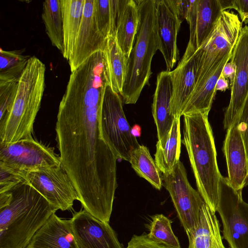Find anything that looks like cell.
<instances>
[{
  "instance_id": "obj_20",
  "label": "cell",
  "mask_w": 248,
  "mask_h": 248,
  "mask_svg": "<svg viewBox=\"0 0 248 248\" xmlns=\"http://www.w3.org/2000/svg\"><path fill=\"white\" fill-rule=\"evenodd\" d=\"M172 90L170 71L166 70L159 73L157 76L152 109L157 129L156 144L160 146L166 141L175 118L170 112Z\"/></svg>"
},
{
  "instance_id": "obj_9",
  "label": "cell",
  "mask_w": 248,
  "mask_h": 248,
  "mask_svg": "<svg viewBox=\"0 0 248 248\" xmlns=\"http://www.w3.org/2000/svg\"><path fill=\"white\" fill-rule=\"evenodd\" d=\"M161 177L162 186L169 192L181 224L188 234L196 228L205 202L189 183L186 169L180 160L170 173H162Z\"/></svg>"
},
{
  "instance_id": "obj_25",
  "label": "cell",
  "mask_w": 248,
  "mask_h": 248,
  "mask_svg": "<svg viewBox=\"0 0 248 248\" xmlns=\"http://www.w3.org/2000/svg\"><path fill=\"white\" fill-rule=\"evenodd\" d=\"M180 117H175L166 141L162 146L156 144L155 161L163 174L169 173L180 160L181 146Z\"/></svg>"
},
{
  "instance_id": "obj_32",
  "label": "cell",
  "mask_w": 248,
  "mask_h": 248,
  "mask_svg": "<svg viewBox=\"0 0 248 248\" xmlns=\"http://www.w3.org/2000/svg\"><path fill=\"white\" fill-rule=\"evenodd\" d=\"M18 80L0 81V123L11 110L16 96Z\"/></svg>"
},
{
  "instance_id": "obj_10",
  "label": "cell",
  "mask_w": 248,
  "mask_h": 248,
  "mask_svg": "<svg viewBox=\"0 0 248 248\" xmlns=\"http://www.w3.org/2000/svg\"><path fill=\"white\" fill-rule=\"evenodd\" d=\"M0 162L15 170L29 172L62 164L53 148L33 138L0 143Z\"/></svg>"
},
{
  "instance_id": "obj_3",
  "label": "cell",
  "mask_w": 248,
  "mask_h": 248,
  "mask_svg": "<svg viewBox=\"0 0 248 248\" xmlns=\"http://www.w3.org/2000/svg\"><path fill=\"white\" fill-rule=\"evenodd\" d=\"M208 115L201 113L183 115V139L198 190L205 203L217 212L219 201L218 169L217 151Z\"/></svg>"
},
{
  "instance_id": "obj_5",
  "label": "cell",
  "mask_w": 248,
  "mask_h": 248,
  "mask_svg": "<svg viewBox=\"0 0 248 248\" xmlns=\"http://www.w3.org/2000/svg\"><path fill=\"white\" fill-rule=\"evenodd\" d=\"M139 22L132 49L127 61L123 90L124 103L134 104L152 73L151 62L158 50L156 31L155 0H135Z\"/></svg>"
},
{
  "instance_id": "obj_4",
  "label": "cell",
  "mask_w": 248,
  "mask_h": 248,
  "mask_svg": "<svg viewBox=\"0 0 248 248\" xmlns=\"http://www.w3.org/2000/svg\"><path fill=\"white\" fill-rule=\"evenodd\" d=\"M46 66L37 57L29 59L20 77L11 110L0 123V143L31 139L33 124L45 88Z\"/></svg>"
},
{
  "instance_id": "obj_38",
  "label": "cell",
  "mask_w": 248,
  "mask_h": 248,
  "mask_svg": "<svg viewBox=\"0 0 248 248\" xmlns=\"http://www.w3.org/2000/svg\"><path fill=\"white\" fill-rule=\"evenodd\" d=\"M131 133L135 137H140L141 134V128L138 124H135L131 128Z\"/></svg>"
},
{
  "instance_id": "obj_11",
  "label": "cell",
  "mask_w": 248,
  "mask_h": 248,
  "mask_svg": "<svg viewBox=\"0 0 248 248\" xmlns=\"http://www.w3.org/2000/svg\"><path fill=\"white\" fill-rule=\"evenodd\" d=\"M26 183L41 194L56 210L72 209L78 201L77 191L62 164L39 170L25 172Z\"/></svg>"
},
{
  "instance_id": "obj_7",
  "label": "cell",
  "mask_w": 248,
  "mask_h": 248,
  "mask_svg": "<svg viewBox=\"0 0 248 248\" xmlns=\"http://www.w3.org/2000/svg\"><path fill=\"white\" fill-rule=\"evenodd\" d=\"M120 95L109 84L102 99L100 127L102 139L116 158L129 162L131 153L140 144L131 133Z\"/></svg>"
},
{
  "instance_id": "obj_2",
  "label": "cell",
  "mask_w": 248,
  "mask_h": 248,
  "mask_svg": "<svg viewBox=\"0 0 248 248\" xmlns=\"http://www.w3.org/2000/svg\"><path fill=\"white\" fill-rule=\"evenodd\" d=\"M56 211L26 183L0 193V248H26Z\"/></svg>"
},
{
  "instance_id": "obj_21",
  "label": "cell",
  "mask_w": 248,
  "mask_h": 248,
  "mask_svg": "<svg viewBox=\"0 0 248 248\" xmlns=\"http://www.w3.org/2000/svg\"><path fill=\"white\" fill-rule=\"evenodd\" d=\"M26 248H79L71 219L53 213L35 233Z\"/></svg>"
},
{
  "instance_id": "obj_16",
  "label": "cell",
  "mask_w": 248,
  "mask_h": 248,
  "mask_svg": "<svg viewBox=\"0 0 248 248\" xmlns=\"http://www.w3.org/2000/svg\"><path fill=\"white\" fill-rule=\"evenodd\" d=\"M198 58L196 51L188 46L177 67L170 71L173 90L170 112L181 117L183 110L197 82Z\"/></svg>"
},
{
  "instance_id": "obj_14",
  "label": "cell",
  "mask_w": 248,
  "mask_h": 248,
  "mask_svg": "<svg viewBox=\"0 0 248 248\" xmlns=\"http://www.w3.org/2000/svg\"><path fill=\"white\" fill-rule=\"evenodd\" d=\"M155 4L158 50L164 57L167 70L170 71L179 58L177 40L183 20L172 0H155Z\"/></svg>"
},
{
  "instance_id": "obj_19",
  "label": "cell",
  "mask_w": 248,
  "mask_h": 248,
  "mask_svg": "<svg viewBox=\"0 0 248 248\" xmlns=\"http://www.w3.org/2000/svg\"><path fill=\"white\" fill-rule=\"evenodd\" d=\"M230 185L242 191L248 183V159L238 120L227 130L223 143Z\"/></svg>"
},
{
  "instance_id": "obj_15",
  "label": "cell",
  "mask_w": 248,
  "mask_h": 248,
  "mask_svg": "<svg viewBox=\"0 0 248 248\" xmlns=\"http://www.w3.org/2000/svg\"><path fill=\"white\" fill-rule=\"evenodd\" d=\"M94 0H85L80 25L71 57L68 61L73 72L90 57L103 51L106 40L99 31L94 17Z\"/></svg>"
},
{
  "instance_id": "obj_31",
  "label": "cell",
  "mask_w": 248,
  "mask_h": 248,
  "mask_svg": "<svg viewBox=\"0 0 248 248\" xmlns=\"http://www.w3.org/2000/svg\"><path fill=\"white\" fill-rule=\"evenodd\" d=\"M94 17L99 31L107 39L111 26L110 0H94Z\"/></svg>"
},
{
  "instance_id": "obj_12",
  "label": "cell",
  "mask_w": 248,
  "mask_h": 248,
  "mask_svg": "<svg viewBox=\"0 0 248 248\" xmlns=\"http://www.w3.org/2000/svg\"><path fill=\"white\" fill-rule=\"evenodd\" d=\"M235 66L231 98L223 120L227 130L236 122L248 98V26L243 27L230 60Z\"/></svg>"
},
{
  "instance_id": "obj_22",
  "label": "cell",
  "mask_w": 248,
  "mask_h": 248,
  "mask_svg": "<svg viewBox=\"0 0 248 248\" xmlns=\"http://www.w3.org/2000/svg\"><path fill=\"white\" fill-rule=\"evenodd\" d=\"M215 213L205 202L203 203L196 228L187 234L188 248H226L222 241L219 222Z\"/></svg>"
},
{
  "instance_id": "obj_36",
  "label": "cell",
  "mask_w": 248,
  "mask_h": 248,
  "mask_svg": "<svg viewBox=\"0 0 248 248\" xmlns=\"http://www.w3.org/2000/svg\"><path fill=\"white\" fill-rule=\"evenodd\" d=\"M235 75V66L234 63L231 61L227 62L224 66L221 75L229 80L231 87L234 81Z\"/></svg>"
},
{
  "instance_id": "obj_26",
  "label": "cell",
  "mask_w": 248,
  "mask_h": 248,
  "mask_svg": "<svg viewBox=\"0 0 248 248\" xmlns=\"http://www.w3.org/2000/svg\"><path fill=\"white\" fill-rule=\"evenodd\" d=\"M85 0H62L64 50L63 57L70 59L80 25Z\"/></svg>"
},
{
  "instance_id": "obj_17",
  "label": "cell",
  "mask_w": 248,
  "mask_h": 248,
  "mask_svg": "<svg viewBox=\"0 0 248 248\" xmlns=\"http://www.w3.org/2000/svg\"><path fill=\"white\" fill-rule=\"evenodd\" d=\"M109 36L115 38L127 59L132 49L139 22L137 5L133 0H111Z\"/></svg>"
},
{
  "instance_id": "obj_28",
  "label": "cell",
  "mask_w": 248,
  "mask_h": 248,
  "mask_svg": "<svg viewBox=\"0 0 248 248\" xmlns=\"http://www.w3.org/2000/svg\"><path fill=\"white\" fill-rule=\"evenodd\" d=\"M129 162L140 177L145 179L156 189H161L162 179L160 170L146 146L140 145L133 150Z\"/></svg>"
},
{
  "instance_id": "obj_6",
  "label": "cell",
  "mask_w": 248,
  "mask_h": 248,
  "mask_svg": "<svg viewBox=\"0 0 248 248\" xmlns=\"http://www.w3.org/2000/svg\"><path fill=\"white\" fill-rule=\"evenodd\" d=\"M242 28L237 14L228 10L222 12L211 33L196 51L198 58L197 83L212 74L226 57L232 55Z\"/></svg>"
},
{
  "instance_id": "obj_27",
  "label": "cell",
  "mask_w": 248,
  "mask_h": 248,
  "mask_svg": "<svg viewBox=\"0 0 248 248\" xmlns=\"http://www.w3.org/2000/svg\"><path fill=\"white\" fill-rule=\"evenodd\" d=\"M42 18L53 46L63 55L64 50L63 9L62 0H46L43 3Z\"/></svg>"
},
{
  "instance_id": "obj_37",
  "label": "cell",
  "mask_w": 248,
  "mask_h": 248,
  "mask_svg": "<svg viewBox=\"0 0 248 248\" xmlns=\"http://www.w3.org/2000/svg\"><path fill=\"white\" fill-rule=\"evenodd\" d=\"M229 80L224 78L221 74L216 85L215 89L216 92L217 91L225 92L229 89Z\"/></svg>"
},
{
  "instance_id": "obj_29",
  "label": "cell",
  "mask_w": 248,
  "mask_h": 248,
  "mask_svg": "<svg viewBox=\"0 0 248 248\" xmlns=\"http://www.w3.org/2000/svg\"><path fill=\"white\" fill-rule=\"evenodd\" d=\"M31 56L23 50H0V81L19 80Z\"/></svg>"
},
{
  "instance_id": "obj_30",
  "label": "cell",
  "mask_w": 248,
  "mask_h": 248,
  "mask_svg": "<svg viewBox=\"0 0 248 248\" xmlns=\"http://www.w3.org/2000/svg\"><path fill=\"white\" fill-rule=\"evenodd\" d=\"M148 237L154 242L167 248H181L171 228V221L163 214L152 217Z\"/></svg>"
},
{
  "instance_id": "obj_34",
  "label": "cell",
  "mask_w": 248,
  "mask_h": 248,
  "mask_svg": "<svg viewBox=\"0 0 248 248\" xmlns=\"http://www.w3.org/2000/svg\"><path fill=\"white\" fill-rule=\"evenodd\" d=\"M126 248H167L151 240L146 234L134 235Z\"/></svg>"
},
{
  "instance_id": "obj_8",
  "label": "cell",
  "mask_w": 248,
  "mask_h": 248,
  "mask_svg": "<svg viewBox=\"0 0 248 248\" xmlns=\"http://www.w3.org/2000/svg\"><path fill=\"white\" fill-rule=\"evenodd\" d=\"M217 212L222 220V237L230 248H248V203L243 200L242 191L234 189L222 175Z\"/></svg>"
},
{
  "instance_id": "obj_13",
  "label": "cell",
  "mask_w": 248,
  "mask_h": 248,
  "mask_svg": "<svg viewBox=\"0 0 248 248\" xmlns=\"http://www.w3.org/2000/svg\"><path fill=\"white\" fill-rule=\"evenodd\" d=\"M71 219L79 248H124L109 222L98 219L84 209L75 212Z\"/></svg>"
},
{
  "instance_id": "obj_1",
  "label": "cell",
  "mask_w": 248,
  "mask_h": 248,
  "mask_svg": "<svg viewBox=\"0 0 248 248\" xmlns=\"http://www.w3.org/2000/svg\"><path fill=\"white\" fill-rule=\"evenodd\" d=\"M106 80L78 72L70 76L60 103L55 131L61 164L83 209L109 222L117 159L102 139L100 114Z\"/></svg>"
},
{
  "instance_id": "obj_18",
  "label": "cell",
  "mask_w": 248,
  "mask_h": 248,
  "mask_svg": "<svg viewBox=\"0 0 248 248\" xmlns=\"http://www.w3.org/2000/svg\"><path fill=\"white\" fill-rule=\"evenodd\" d=\"M223 11L219 0H191L185 20L189 26L187 46L194 51L208 37Z\"/></svg>"
},
{
  "instance_id": "obj_35",
  "label": "cell",
  "mask_w": 248,
  "mask_h": 248,
  "mask_svg": "<svg viewBox=\"0 0 248 248\" xmlns=\"http://www.w3.org/2000/svg\"><path fill=\"white\" fill-rule=\"evenodd\" d=\"M236 10L241 22L248 24V0H231V8Z\"/></svg>"
},
{
  "instance_id": "obj_33",
  "label": "cell",
  "mask_w": 248,
  "mask_h": 248,
  "mask_svg": "<svg viewBox=\"0 0 248 248\" xmlns=\"http://www.w3.org/2000/svg\"><path fill=\"white\" fill-rule=\"evenodd\" d=\"M25 172L9 167L0 162V193L10 191L19 185L26 183Z\"/></svg>"
},
{
  "instance_id": "obj_23",
  "label": "cell",
  "mask_w": 248,
  "mask_h": 248,
  "mask_svg": "<svg viewBox=\"0 0 248 248\" xmlns=\"http://www.w3.org/2000/svg\"><path fill=\"white\" fill-rule=\"evenodd\" d=\"M232 55L226 57L216 70L198 82L182 112V116L201 113L208 114L216 93V85L225 64L230 61Z\"/></svg>"
},
{
  "instance_id": "obj_24",
  "label": "cell",
  "mask_w": 248,
  "mask_h": 248,
  "mask_svg": "<svg viewBox=\"0 0 248 248\" xmlns=\"http://www.w3.org/2000/svg\"><path fill=\"white\" fill-rule=\"evenodd\" d=\"M109 85L120 95L125 79L127 59L118 46L115 38L109 36L103 51Z\"/></svg>"
}]
</instances>
